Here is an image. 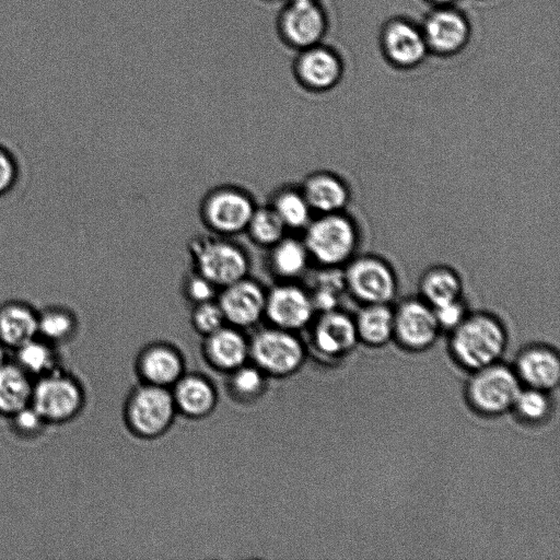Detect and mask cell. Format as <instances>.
Returning <instances> with one entry per match:
<instances>
[{"label":"cell","mask_w":560,"mask_h":560,"mask_svg":"<svg viewBox=\"0 0 560 560\" xmlns=\"http://www.w3.org/2000/svg\"><path fill=\"white\" fill-rule=\"evenodd\" d=\"M303 232L311 261L320 268H342L360 245L358 223L346 211L317 214Z\"/></svg>","instance_id":"1"},{"label":"cell","mask_w":560,"mask_h":560,"mask_svg":"<svg viewBox=\"0 0 560 560\" xmlns=\"http://www.w3.org/2000/svg\"><path fill=\"white\" fill-rule=\"evenodd\" d=\"M190 268L219 290L249 275L250 257L232 237L197 234L187 243Z\"/></svg>","instance_id":"2"},{"label":"cell","mask_w":560,"mask_h":560,"mask_svg":"<svg viewBox=\"0 0 560 560\" xmlns=\"http://www.w3.org/2000/svg\"><path fill=\"white\" fill-rule=\"evenodd\" d=\"M506 347L501 322L486 312L467 314L453 329L451 348L456 360L467 369L494 364Z\"/></svg>","instance_id":"3"},{"label":"cell","mask_w":560,"mask_h":560,"mask_svg":"<svg viewBox=\"0 0 560 560\" xmlns=\"http://www.w3.org/2000/svg\"><path fill=\"white\" fill-rule=\"evenodd\" d=\"M257 207L253 195L242 186L222 184L209 189L199 202V219L209 233L233 237L245 233Z\"/></svg>","instance_id":"4"},{"label":"cell","mask_w":560,"mask_h":560,"mask_svg":"<svg viewBox=\"0 0 560 560\" xmlns=\"http://www.w3.org/2000/svg\"><path fill=\"white\" fill-rule=\"evenodd\" d=\"M341 270L346 291L362 305L390 304L397 295L396 271L378 255H355Z\"/></svg>","instance_id":"5"},{"label":"cell","mask_w":560,"mask_h":560,"mask_svg":"<svg viewBox=\"0 0 560 560\" xmlns=\"http://www.w3.org/2000/svg\"><path fill=\"white\" fill-rule=\"evenodd\" d=\"M84 404L79 382L58 369L35 380L31 406L46 423H62L73 419Z\"/></svg>","instance_id":"6"},{"label":"cell","mask_w":560,"mask_h":560,"mask_svg":"<svg viewBox=\"0 0 560 560\" xmlns=\"http://www.w3.org/2000/svg\"><path fill=\"white\" fill-rule=\"evenodd\" d=\"M176 410L167 387L145 384L131 394L126 407V418L136 434L154 438L168 429Z\"/></svg>","instance_id":"7"},{"label":"cell","mask_w":560,"mask_h":560,"mask_svg":"<svg viewBox=\"0 0 560 560\" xmlns=\"http://www.w3.org/2000/svg\"><path fill=\"white\" fill-rule=\"evenodd\" d=\"M256 366L273 376L294 373L304 361V347L294 331L273 327L256 334L249 345Z\"/></svg>","instance_id":"8"},{"label":"cell","mask_w":560,"mask_h":560,"mask_svg":"<svg viewBox=\"0 0 560 560\" xmlns=\"http://www.w3.org/2000/svg\"><path fill=\"white\" fill-rule=\"evenodd\" d=\"M326 24L318 1L283 2L276 16L275 30L282 45L299 51L319 44Z\"/></svg>","instance_id":"9"},{"label":"cell","mask_w":560,"mask_h":560,"mask_svg":"<svg viewBox=\"0 0 560 560\" xmlns=\"http://www.w3.org/2000/svg\"><path fill=\"white\" fill-rule=\"evenodd\" d=\"M521 389L513 371L494 363L476 370L468 384V397L477 410L499 415L514 407Z\"/></svg>","instance_id":"10"},{"label":"cell","mask_w":560,"mask_h":560,"mask_svg":"<svg viewBox=\"0 0 560 560\" xmlns=\"http://www.w3.org/2000/svg\"><path fill=\"white\" fill-rule=\"evenodd\" d=\"M315 312L307 288L296 281H278L267 290L265 316L273 327L296 331L313 320Z\"/></svg>","instance_id":"11"},{"label":"cell","mask_w":560,"mask_h":560,"mask_svg":"<svg viewBox=\"0 0 560 560\" xmlns=\"http://www.w3.org/2000/svg\"><path fill=\"white\" fill-rule=\"evenodd\" d=\"M266 295L262 283L248 275L220 289L215 300L229 325L245 328L265 316Z\"/></svg>","instance_id":"12"},{"label":"cell","mask_w":560,"mask_h":560,"mask_svg":"<svg viewBox=\"0 0 560 560\" xmlns=\"http://www.w3.org/2000/svg\"><path fill=\"white\" fill-rule=\"evenodd\" d=\"M394 311V336L408 349L422 350L438 337L440 326L432 306L418 298L401 300Z\"/></svg>","instance_id":"13"},{"label":"cell","mask_w":560,"mask_h":560,"mask_svg":"<svg viewBox=\"0 0 560 560\" xmlns=\"http://www.w3.org/2000/svg\"><path fill=\"white\" fill-rule=\"evenodd\" d=\"M291 72L300 88L307 92L320 93L337 84L341 65L331 49L316 44L296 51Z\"/></svg>","instance_id":"14"},{"label":"cell","mask_w":560,"mask_h":560,"mask_svg":"<svg viewBox=\"0 0 560 560\" xmlns=\"http://www.w3.org/2000/svg\"><path fill=\"white\" fill-rule=\"evenodd\" d=\"M313 213L324 214L346 211L351 190L337 173L318 170L307 174L299 185Z\"/></svg>","instance_id":"15"},{"label":"cell","mask_w":560,"mask_h":560,"mask_svg":"<svg viewBox=\"0 0 560 560\" xmlns=\"http://www.w3.org/2000/svg\"><path fill=\"white\" fill-rule=\"evenodd\" d=\"M358 340L354 318L337 308L322 312L314 324V345L326 355H342L349 352Z\"/></svg>","instance_id":"16"},{"label":"cell","mask_w":560,"mask_h":560,"mask_svg":"<svg viewBox=\"0 0 560 560\" xmlns=\"http://www.w3.org/2000/svg\"><path fill=\"white\" fill-rule=\"evenodd\" d=\"M205 354L217 369L232 372L245 361L249 354V345L243 334L234 326H223L206 336Z\"/></svg>","instance_id":"17"},{"label":"cell","mask_w":560,"mask_h":560,"mask_svg":"<svg viewBox=\"0 0 560 560\" xmlns=\"http://www.w3.org/2000/svg\"><path fill=\"white\" fill-rule=\"evenodd\" d=\"M36 311L22 300H8L0 304V342L16 349L37 336Z\"/></svg>","instance_id":"18"},{"label":"cell","mask_w":560,"mask_h":560,"mask_svg":"<svg viewBox=\"0 0 560 560\" xmlns=\"http://www.w3.org/2000/svg\"><path fill=\"white\" fill-rule=\"evenodd\" d=\"M463 289L458 271L445 264L425 268L418 280L419 298L432 307L462 299Z\"/></svg>","instance_id":"19"},{"label":"cell","mask_w":560,"mask_h":560,"mask_svg":"<svg viewBox=\"0 0 560 560\" xmlns=\"http://www.w3.org/2000/svg\"><path fill=\"white\" fill-rule=\"evenodd\" d=\"M183 361L172 347L153 345L138 360V370L145 384L168 387L183 376Z\"/></svg>","instance_id":"20"},{"label":"cell","mask_w":560,"mask_h":560,"mask_svg":"<svg viewBox=\"0 0 560 560\" xmlns=\"http://www.w3.org/2000/svg\"><path fill=\"white\" fill-rule=\"evenodd\" d=\"M517 372L529 387L549 390L560 381V361L558 355L548 348H532L520 355Z\"/></svg>","instance_id":"21"},{"label":"cell","mask_w":560,"mask_h":560,"mask_svg":"<svg viewBox=\"0 0 560 560\" xmlns=\"http://www.w3.org/2000/svg\"><path fill=\"white\" fill-rule=\"evenodd\" d=\"M424 39L440 52H452L467 39L468 26L464 18L451 10H440L429 15L424 25Z\"/></svg>","instance_id":"22"},{"label":"cell","mask_w":560,"mask_h":560,"mask_svg":"<svg viewBox=\"0 0 560 560\" xmlns=\"http://www.w3.org/2000/svg\"><path fill=\"white\" fill-rule=\"evenodd\" d=\"M268 249L269 271L279 281H295L306 272L311 258L302 238L285 235Z\"/></svg>","instance_id":"23"},{"label":"cell","mask_w":560,"mask_h":560,"mask_svg":"<svg viewBox=\"0 0 560 560\" xmlns=\"http://www.w3.org/2000/svg\"><path fill=\"white\" fill-rule=\"evenodd\" d=\"M172 396L176 409L188 417H205L215 405V392L212 385L202 376H182L175 384Z\"/></svg>","instance_id":"24"},{"label":"cell","mask_w":560,"mask_h":560,"mask_svg":"<svg viewBox=\"0 0 560 560\" xmlns=\"http://www.w3.org/2000/svg\"><path fill=\"white\" fill-rule=\"evenodd\" d=\"M388 57L401 66H411L420 61L427 48L423 34L406 22H394L384 36Z\"/></svg>","instance_id":"25"},{"label":"cell","mask_w":560,"mask_h":560,"mask_svg":"<svg viewBox=\"0 0 560 560\" xmlns=\"http://www.w3.org/2000/svg\"><path fill=\"white\" fill-rule=\"evenodd\" d=\"M33 378L18 364L5 363L0 368V415L11 417L31 405Z\"/></svg>","instance_id":"26"},{"label":"cell","mask_w":560,"mask_h":560,"mask_svg":"<svg viewBox=\"0 0 560 560\" xmlns=\"http://www.w3.org/2000/svg\"><path fill=\"white\" fill-rule=\"evenodd\" d=\"M354 324L360 340L373 347L383 346L394 336V311L390 304H365Z\"/></svg>","instance_id":"27"},{"label":"cell","mask_w":560,"mask_h":560,"mask_svg":"<svg viewBox=\"0 0 560 560\" xmlns=\"http://www.w3.org/2000/svg\"><path fill=\"white\" fill-rule=\"evenodd\" d=\"M268 205L281 219L287 230H304L314 214L300 186L279 187L272 194Z\"/></svg>","instance_id":"28"},{"label":"cell","mask_w":560,"mask_h":560,"mask_svg":"<svg viewBox=\"0 0 560 560\" xmlns=\"http://www.w3.org/2000/svg\"><path fill=\"white\" fill-rule=\"evenodd\" d=\"M14 362L32 378H38L57 370V354L54 345L39 336L16 349Z\"/></svg>","instance_id":"29"},{"label":"cell","mask_w":560,"mask_h":560,"mask_svg":"<svg viewBox=\"0 0 560 560\" xmlns=\"http://www.w3.org/2000/svg\"><path fill=\"white\" fill-rule=\"evenodd\" d=\"M77 328V316L66 306L50 305L38 311L37 336L52 345L70 339Z\"/></svg>","instance_id":"30"},{"label":"cell","mask_w":560,"mask_h":560,"mask_svg":"<svg viewBox=\"0 0 560 560\" xmlns=\"http://www.w3.org/2000/svg\"><path fill=\"white\" fill-rule=\"evenodd\" d=\"M287 231L275 210L266 205L255 208L245 233L257 246L269 248L285 236Z\"/></svg>","instance_id":"31"},{"label":"cell","mask_w":560,"mask_h":560,"mask_svg":"<svg viewBox=\"0 0 560 560\" xmlns=\"http://www.w3.org/2000/svg\"><path fill=\"white\" fill-rule=\"evenodd\" d=\"M314 290H308L316 311L325 312L337 306L338 295L345 289L341 268H322Z\"/></svg>","instance_id":"32"},{"label":"cell","mask_w":560,"mask_h":560,"mask_svg":"<svg viewBox=\"0 0 560 560\" xmlns=\"http://www.w3.org/2000/svg\"><path fill=\"white\" fill-rule=\"evenodd\" d=\"M231 373L230 385L236 397L248 400L260 395L265 385V377L264 372L258 366L243 364Z\"/></svg>","instance_id":"33"},{"label":"cell","mask_w":560,"mask_h":560,"mask_svg":"<svg viewBox=\"0 0 560 560\" xmlns=\"http://www.w3.org/2000/svg\"><path fill=\"white\" fill-rule=\"evenodd\" d=\"M191 325L203 336H208L224 326L225 318L217 300L192 305Z\"/></svg>","instance_id":"34"},{"label":"cell","mask_w":560,"mask_h":560,"mask_svg":"<svg viewBox=\"0 0 560 560\" xmlns=\"http://www.w3.org/2000/svg\"><path fill=\"white\" fill-rule=\"evenodd\" d=\"M182 294L191 305L215 300L219 289L191 268L182 279Z\"/></svg>","instance_id":"35"},{"label":"cell","mask_w":560,"mask_h":560,"mask_svg":"<svg viewBox=\"0 0 560 560\" xmlns=\"http://www.w3.org/2000/svg\"><path fill=\"white\" fill-rule=\"evenodd\" d=\"M514 407L524 419L539 421L549 413L550 404L544 390L530 387L526 390L521 389Z\"/></svg>","instance_id":"36"},{"label":"cell","mask_w":560,"mask_h":560,"mask_svg":"<svg viewBox=\"0 0 560 560\" xmlns=\"http://www.w3.org/2000/svg\"><path fill=\"white\" fill-rule=\"evenodd\" d=\"M20 166L14 154L0 144V198L8 195L19 182Z\"/></svg>","instance_id":"37"},{"label":"cell","mask_w":560,"mask_h":560,"mask_svg":"<svg viewBox=\"0 0 560 560\" xmlns=\"http://www.w3.org/2000/svg\"><path fill=\"white\" fill-rule=\"evenodd\" d=\"M10 418L12 419L15 432L24 436H32L39 433L43 427L47 424L31 405L21 409Z\"/></svg>","instance_id":"38"},{"label":"cell","mask_w":560,"mask_h":560,"mask_svg":"<svg viewBox=\"0 0 560 560\" xmlns=\"http://www.w3.org/2000/svg\"><path fill=\"white\" fill-rule=\"evenodd\" d=\"M432 308L440 328L453 330L467 315L462 299Z\"/></svg>","instance_id":"39"},{"label":"cell","mask_w":560,"mask_h":560,"mask_svg":"<svg viewBox=\"0 0 560 560\" xmlns=\"http://www.w3.org/2000/svg\"><path fill=\"white\" fill-rule=\"evenodd\" d=\"M7 347L3 346L1 342H0V368L2 365H4L5 363H8V360H7Z\"/></svg>","instance_id":"40"},{"label":"cell","mask_w":560,"mask_h":560,"mask_svg":"<svg viewBox=\"0 0 560 560\" xmlns=\"http://www.w3.org/2000/svg\"><path fill=\"white\" fill-rule=\"evenodd\" d=\"M259 1H261L264 3H278V2L283 3L284 0H259Z\"/></svg>","instance_id":"41"},{"label":"cell","mask_w":560,"mask_h":560,"mask_svg":"<svg viewBox=\"0 0 560 560\" xmlns=\"http://www.w3.org/2000/svg\"><path fill=\"white\" fill-rule=\"evenodd\" d=\"M308 1H317V0H284L283 2H308Z\"/></svg>","instance_id":"42"},{"label":"cell","mask_w":560,"mask_h":560,"mask_svg":"<svg viewBox=\"0 0 560 560\" xmlns=\"http://www.w3.org/2000/svg\"><path fill=\"white\" fill-rule=\"evenodd\" d=\"M433 1H436V2H441V3H444V2H448V1H452V0H433Z\"/></svg>","instance_id":"43"}]
</instances>
